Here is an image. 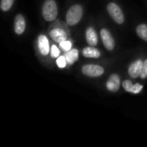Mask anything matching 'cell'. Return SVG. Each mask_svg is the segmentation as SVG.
Segmentation results:
<instances>
[{"label": "cell", "mask_w": 147, "mask_h": 147, "mask_svg": "<svg viewBox=\"0 0 147 147\" xmlns=\"http://www.w3.org/2000/svg\"><path fill=\"white\" fill-rule=\"evenodd\" d=\"M107 10L111 18L118 24H121L125 21L122 10L115 3H109L107 6Z\"/></svg>", "instance_id": "cell-3"}, {"label": "cell", "mask_w": 147, "mask_h": 147, "mask_svg": "<svg viewBox=\"0 0 147 147\" xmlns=\"http://www.w3.org/2000/svg\"><path fill=\"white\" fill-rule=\"evenodd\" d=\"M143 90V85H141L140 84H136L134 85V89H133V92L134 94H138L140 93L141 90Z\"/></svg>", "instance_id": "cell-21"}, {"label": "cell", "mask_w": 147, "mask_h": 147, "mask_svg": "<svg viewBox=\"0 0 147 147\" xmlns=\"http://www.w3.org/2000/svg\"><path fill=\"white\" fill-rule=\"evenodd\" d=\"M50 53H51L52 58H53V59H57L58 57H59V50L57 47V46H55V45H53L52 46Z\"/></svg>", "instance_id": "cell-19"}, {"label": "cell", "mask_w": 147, "mask_h": 147, "mask_svg": "<svg viewBox=\"0 0 147 147\" xmlns=\"http://www.w3.org/2000/svg\"><path fill=\"white\" fill-rule=\"evenodd\" d=\"M82 72L85 76H88L90 78H97L103 74L104 69L101 65H98L88 64V65H84L82 67Z\"/></svg>", "instance_id": "cell-4"}, {"label": "cell", "mask_w": 147, "mask_h": 147, "mask_svg": "<svg viewBox=\"0 0 147 147\" xmlns=\"http://www.w3.org/2000/svg\"><path fill=\"white\" fill-rule=\"evenodd\" d=\"M38 47H39L40 53L43 56L48 55L49 52L51 51L49 48V41L47 38L43 34H40L38 38Z\"/></svg>", "instance_id": "cell-9"}, {"label": "cell", "mask_w": 147, "mask_h": 147, "mask_svg": "<svg viewBox=\"0 0 147 147\" xmlns=\"http://www.w3.org/2000/svg\"><path fill=\"white\" fill-rule=\"evenodd\" d=\"M51 38L57 43H60L67 39V33L62 28H53L50 31Z\"/></svg>", "instance_id": "cell-8"}, {"label": "cell", "mask_w": 147, "mask_h": 147, "mask_svg": "<svg viewBox=\"0 0 147 147\" xmlns=\"http://www.w3.org/2000/svg\"><path fill=\"white\" fill-rule=\"evenodd\" d=\"M26 28V22H25V19L23 17L22 15L18 14L16 15V18H15V32L16 34H22Z\"/></svg>", "instance_id": "cell-10"}, {"label": "cell", "mask_w": 147, "mask_h": 147, "mask_svg": "<svg viewBox=\"0 0 147 147\" xmlns=\"http://www.w3.org/2000/svg\"><path fill=\"white\" fill-rule=\"evenodd\" d=\"M85 37H86V40H87L88 44H90V46H96L98 43V38H97L96 32L92 27L87 28L86 32H85Z\"/></svg>", "instance_id": "cell-11"}, {"label": "cell", "mask_w": 147, "mask_h": 147, "mask_svg": "<svg viewBox=\"0 0 147 147\" xmlns=\"http://www.w3.org/2000/svg\"><path fill=\"white\" fill-rule=\"evenodd\" d=\"M13 3L14 0H1V9L3 11H8L11 8Z\"/></svg>", "instance_id": "cell-15"}, {"label": "cell", "mask_w": 147, "mask_h": 147, "mask_svg": "<svg viewBox=\"0 0 147 147\" xmlns=\"http://www.w3.org/2000/svg\"><path fill=\"white\" fill-rule=\"evenodd\" d=\"M143 63L144 61H142L141 59H137L129 65L128 74L132 78H137L139 76H140L143 67Z\"/></svg>", "instance_id": "cell-6"}, {"label": "cell", "mask_w": 147, "mask_h": 147, "mask_svg": "<svg viewBox=\"0 0 147 147\" xmlns=\"http://www.w3.org/2000/svg\"><path fill=\"white\" fill-rule=\"evenodd\" d=\"M59 46H60V47H61V49H62V50H64V51L67 52V51H69V50H71V46H72V44H71V41H69V40H64V41L60 42V43H59Z\"/></svg>", "instance_id": "cell-17"}, {"label": "cell", "mask_w": 147, "mask_h": 147, "mask_svg": "<svg viewBox=\"0 0 147 147\" xmlns=\"http://www.w3.org/2000/svg\"><path fill=\"white\" fill-rule=\"evenodd\" d=\"M58 16V7L54 0H46L42 6V16L47 22H52Z\"/></svg>", "instance_id": "cell-1"}, {"label": "cell", "mask_w": 147, "mask_h": 147, "mask_svg": "<svg viewBox=\"0 0 147 147\" xmlns=\"http://www.w3.org/2000/svg\"><path fill=\"white\" fill-rule=\"evenodd\" d=\"M83 16V8L79 4L72 5L66 13V23L70 26L78 24Z\"/></svg>", "instance_id": "cell-2"}, {"label": "cell", "mask_w": 147, "mask_h": 147, "mask_svg": "<svg viewBox=\"0 0 147 147\" xmlns=\"http://www.w3.org/2000/svg\"><path fill=\"white\" fill-rule=\"evenodd\" d=\"M56 62H57V65L59 68H65L66 66V64H67V61H66L65 56H59V57H58Z\"/></svg>", "instance_id": "cell-18"}, {"label": "cell", "mask_w": 147, "mask_h": 147, "mask_svg": "<svg viewBox=\"0 0 147 147\" xmlns=\"http://www.w3.org/2000/svg\"><path fill=\"white\" fill-rule=\"evenodd\" d=\"M136 33L138 36L147 41V25L146 24H140L136 28Z\"/></svg>", "instance_id": "cell-14"}, {"label": "cell", "mask_w": 147, "mask_h": 147, "mask_svg": "<svg viewBox=\"0 0 147 147\" xmlns=\"http://www.w3.org/2000/svg\"><path fill=\"white\" fill-rule=\"evenodd\" d=\"M142 79H145L147 78V59H146L143 63V67H142V71L140 76Z\"/></svg>", "instance_id": "cell-20"}, {"label": "cell", "mask_w": 147, "mask_h": 147, "mask_svg": "<svg viewBox=\"0 0 147 147\" xmlns=\"http://www.w3.org/2000/svg\"><path fill=\"white\" fill-rule=\"evenodd\" d=\"M100 34H101L102 43H103L104 47H106V49H108L109 51H112L115 48V44L114 38L112 36V34H110V32L106 28H102L101 30Z\"/></svg>", "instance_id": "cell-5"}, {"label": "cell", "mask_w": 147, "mask_h": 147, "mask_svg": "<svg viewBox=\"0 0 147 147\" xmlns=\"http://www.w3.org/2000/svg\"><path fill=\"white\" fill-rule=\"evenodd\" d=\"M120 86H121V79H120L119 75L112 74L109 78L106 83L107 89L111 92H117L120 89Z\"/></svg>", "instance_id": "cell-7"}, {"label": "cell", "mask_w": 147, "mask_h": 147, "mask_svg": "<svg viewBox=\"0 0 147 147\" xmlns=\"http://www.w3.org/2000/svg\"><path fill=\"white\" fill-rule=\"evenodd\" d=\"M82 53L83 55L85 57V58H95V59H97L101 56V53L98 49L93 47H84L82 51Z\"/></svg>", "instance_id": "cell-12"}, {"label": "cell", "mask_w": 147, "mask_h": 147, "mask_svg": "<svg viewBox=\"0 0 147 147\" xmlns=\"http://www.w3.org/2000/svg\"><path fill=\"white\" fill-rule=\"evenodd\" d=\"M65 57L67 61V64L73 65L78 59V49H71L65 53Z\"/></svg>", "instance_id": "cell-13"}, {"label": "cell", "mask_w": 147, "mask_h": 147, "mask_svg": "<svg viewBox=\"0 0 147 147\" xmlns=\"http://www.w3.org/2000/svg\"><path fill=\"white\" fill-rule=\"evenodd\" d=\"M134 84L130 81V80H124L122 83V86L124 88V90L127 92L132 93L133 92V89H134Z\"/></svg>", "instance_id": "cell-16"}]
</instances>
